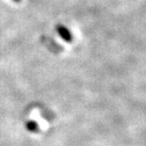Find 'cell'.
I'll use <instances>...</instances> for the list:
<instances>
[{"label":"cell","instance_id":"6da1fadb","mask_svg":"<svg viewBox=\"0 0 146 146\" xmlns=\"http://www.w3.org/2000/svg\"><path fill=\"white\" fill-rule=\"evenodd\" d=\"M56 31H57L58 34H59V35L66 41V42H68V43L72 42L73 36H72L71 33L69 31V30L66 27H65L64 25L58 24L56 26Z\"/></svg>","mask_w":146,"mask_h":146},{"label":"cell","instance_id":"7a4b0ae2","mask_svg":"<svg viewBox=\"0 0 146 146\" xmlns=\"http://www.w3.org/2000/svg\"><path fill=\"white\" fill-rule=\"evenodd\" d=\"M26 126H27V129L29 131H31V132H37L38 131V124L33 121H28L27 124H26Z\"/></svg>","mask_w":146,"mask_h":146},{"label":"cell","instance_id":"3957f363","mask_svg":"<svg viewBox=\"0 0 146 146\" xmlns=\"http://www.w3.org/2000/svg\"><path fill=\"white\" fill-rule=\"evenodd\" d=\"M13 1H14V2H17V3H18V2L21 1V0H13Z\"/></svg>","mask_w":146,"mask_h":146}]
</instances>
